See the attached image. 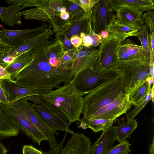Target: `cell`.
I'll use <instances>...</instances> for the list:
<instances>
[{
  "label": "cell",
  "mask_w": 154,
  "mask_h": 154,
  "mask_svg": "<svg viewBox=\"0 0 154 154\" xmlns=\"http://www.w3.org/2000/svg\"><path fill=\"white\" fill-rule=\"evenodd\" d=\"M73 77L70 69L57 68L51 66L44 49L14 80L26 86L58 88L63 82L64 85L68 84Z\"/></svg>",
  "instance_id": "6da1fadb"
},
{
  "label": "cell",
  "mask_w": 154,
  "mask_h": 154,
  "mask_svg": "<svg viewBox=\"0 0 154 154\" xmlns=\"http://www.w3.org/2000/svg\"><path fill=\"white\" fill-rule=\"evenodd\" d=\"M127 94H128L124 81L121 76L117 74L85 96L82 112L83 118L89 119L101 108L117 97Z\"/></svg>",
  "instance_id": "7a4b0ae2"
},
{
  "label": "cell",
  "mask_w": 154,
  "mask_h": 154,
  "mask_svg": "<svg viewBox=\"0 0 154 154\" xmlns=\"http://www.w3.org/2000/svg\"><path fill=\"white\" fill-rule=\"evenodd\" d=\"M84 95L78 92L70 83L52 90L43 96L46 102L54 105L66 116L69 123L78 121L82 113Z\"/></svg>",
  "instance_id": "3957f363"
},
{
  "label": "cell",
  "mask_w": 154,
  "mask_h": 154,
  "mask_svg": "<svg viewBox=\"0 0 154 154\" xmlns=\"http://www.w3.org/2000/svg\"><path fill=\"white\" fill-rule=\"evenodd\" d=\"M111 70L120 75L130 94L146 82L150 76L149 56L143 54L128 60L118 59Z\"/></svg>",
  "instance_id": "277c9868"
},
{
  "label": "cell",
  "mask_w": 154,
  "mask_h": 154,
  "mask_svg": "<svg viewBox=\"0 0 154 154\" xmlns=\"http://www.w3.org/2000/svg\"><path fill=\"white\" fill-rule=\"evenodd\" d=\"M117 75L115 72L103 68L100 63L78 73L69 83L85 95Z\"/></svg>",
  "instance_id": "5b68a950"
},
{
  "label": "cell",
  "mask_w": 154,
  "mask_h": 154,
  "mask_svg": "<svg viewBox=\"0 0 154 154\" xmlns=\"http://www.w3.org/2000/svg\"><path fill=\"white\" fill-rule=\"evenodd\" d=\"M24 116L44 135L51 149L58 144L55 135L59 133L49 127L35 111L31 103L27 100L21 99L6 104Z\"/></svg>",
  "instance_id": "8992f818"
},
{
  "label": "cell",
  "mask_w": 154,
  "mask_h": 154,
  "mask_svg": "<svg viewBox=\"0 0 154 154\" xmlns=\"http://www.w3.org/2000/svg\"><path fill=\"white\" fill-rule=\"evenodd\" d=\"M41 119L53 130L67 132L72 135L76 133L72 131L65 115L54 105L48 102L43 104L31 103Z\"/></svg>",
  "instance_id": "52a82bcc"
},
{
  "label": "cell",
  "mask_w": 154,
  "mask_h": 154,
  "mask_svg": "<svg viewBox=\"0 0 154 154\" xmlns=\"http://www.w3.org/2000/svg\"><path fill=\"white\" fill-rule=\"evenodd\" d=\"M0 108L10 121L23 133L33 143L40 145L42 141L46 140L43 134L22 115L6 104L0 103Z\"/></svg>",
  "instance_id": "ba28073f"
},
{
  "label": "cell",
  "mask_w": 154,
  "mask_h": 154,
  "mask_svg": "<svg viewBox=\"0 0 154 154\" xmlns=\"http://www.w3.org/2000/svg\"><path fill=\"white\" fill-rule=\"evenodd\" d=\"M0 84L5 91L9 103L30 96H43L52 90L51 88H38L26 86L11 79L0 80Z\"/></svg>",
  "instance_id": "9c48e42d"
},
{
  "label": "cell",
  "mask_w": 154,
  "mask_h": 154,
  "mask_svg": "<svg viewBox=\"0 0 154 154\" xmlns=\"http://www.w3.org/2000/svg\"><path fill=\"white\" fill-rule=\"evenodd\" d=\"M100 63L98 50L93 46L85 47L82 44L76 48L68 68L71 69L74 76L78 73Z\"/></svg>",
  "instance_id": "30bf717a"
},
{
  "label": "cell",
  "mask_w": 154,
  "mask_h": 154,
  "mask_svg": "<svg viewBox=\"0 0 154 154\" xmlns=\"http://www.w3.org/2000/svg\"><path fill=\"white\" fill-rule=\"evenodd\" d=\"M48 26L43 23L41 26L31 29H1L0 40L10 46L17 47L46 31L48 29Z\"/></svg>",
  "instance_id": "8fae6325"
},
{
  "label": "cell",
  "mask_w": 154,
  "mask_h": 154,
  "mask_svg": "<svg viewBox=\"0 0 154 154\" xmlns=\"http://www.w3.org/2000/svg\"><path fill=\"white\" fill-rule=\"evenodd\" d=\"M114 11L109 6L107 0H98L92 9L91 27L96 34L100 35L102 30L116 18Z\"/></svg>",
  "instance_id": "7c38bea8"
},
{
  "label": "cell",
  "mask_w": 154,
  "mask_h": 154,
  "mask_svg": "<svg viewBox=\"0 0 154 154\" xmlns=\"http://www.w3.org/2000/svg\"><path fill=\"white\" fill-rule=\"evenodd\" d=\"M128 94L119 97L101 108L88 119H103L115 120L125 114L132 106Z\"/></svg>",
  "instance_id": "4fadbf2b"
},
{
  "label": "cell",
  "mask_w": 154,
  "mask_h": 154,
  "mask_svg": "<svg viewBox=\"0 0 154 154\" xmlns=\"http://www.w3.org/2000/svg\"><path fill=\"white\" fill-rule=\"evenodd\" d=\"M122 42L116 37L109 34L99 47L100 61L104 68L111 70L119 58V50Z\"/></svg>",
  "instance_id": "5bb4252c"
},
{
  "label": "cell",
  "mask_w": 154,
  "mask_h": 154,
  "mask_svg": "<svg viewBox=\"0 0 154 154\" xmlns=\"http://www.w3.org/2000/svg\"><path fill=\"white\" fill-rule=\"evenodd\" d=\"M19 14L20 16H24L26 19L44 21L50 23L53 28L54 32L56 33L63 30L67 24L66 21L62 19L60 16L51 17L47 6L24 11L20 12Z\"/></svg>",
  "instance_id": "9a60e30c"
},
{
  "label": "cell",
  "mask_w": 154,
  "mask_h": 154,
  "mask_svg": "<svg viewBox=\"0 0 154 154\" xmlns=\"http://www.w3.org/2000/svg\"><path fill=\"white\" fill-rule=\"evenodd\" d=\"M49 42L44 46L27 51L17 56L14 62L6 68L10 75V79L15 80L21 72L42 53Z\"/></svg>",
  "instance_id": "2e32d148"
},
{
  "label": "cell",
  "mask_w": 154,
  "mask_h": 154,
  "mask_svg": "<svg viewBox=\"0 0 154 154\" xmlns=\"http://www.w3.org/2000/svg\"><path fill=\"white\" fill-rule=\"evenodd\" d=\"M8 4H12L8 7H0V20L5 24L11 27L22 24L20 11L26 8L23 0H7Z\"/></svg>",
  "instance_id": "e0dca14e"
},
{
  "label": "cell",
  "mask_w": 154,
  "mask_h": 154,
  "mask_svg": "<svg viewBox=\"0 0 154 154\" xmlns=\"http://www.w3.org/2000/svg\"><path fill=\"white\" fill-rule=\"evenodd\" d=\"M91 142L89 137L83 133L72 135L59 154H90Z\"/></svg>",
  "instance_id": "ac0fdd59"
},
{
  "label": "cell",
  "mask_w": 154,
  "mask_h": 154,
  "mask_svg": "<svg viewBox=\"0 0 154 154\" xmlns=\"http://www.w3.org/2000/svg\"><path fill=\"white\" fill-rule=\"evenodd\" d=\"M53 34L50 29L43 33L30 40L22 45L14 47L8 53L0 57L10 56L16 58L27 51L44 46L47 44L50 37Z\"/></svg>",
  "instance_id": "d6986e66"
},
{
  "label": "cell",
  "mask_w": 154,
  "mask_h": 154,
  "mask_svg": "<svg viewBox=\"0 0 154 154\" xmlns=\"http://www.w3.org/2000/svg\"><path fill=\"white\" fill-rule=\"evenodd\" d=\"M116 140L115 126L103 131L99 138L91 145L90 154H105L114 146Z\"/></svg>",
  "instance_id": "ffe728a7"
},
{
  "label": "cell",
  "mask_w": 154,
  "mask_h": 154,
  "mask_svg": "<svg viewBox=\"0 0 154 154\" xmlns=\"http://www.w3.org/2000/svg\"><path fill=\"white\" fill-rule=\"evenodd\" d=\"M112 9L116 12L119 8H128L141 13L154 9L152 0H107Z\"/></svg>",
  "instance_id": "44dd1931"
},
{
  "label": "cell",
  "mask_w": 154,
  "mask_h": 154,
  "mask_svg": "<svg viewBox=\"0 0 154 154\" xmlns=\"http://www.w3.org/2000/svg\"><path fill=\"white\" fill-rule=\"evenodd\" d=\"M92 9L85 12L82 18L78 21L68 26L65 29L58 32L65 35L70 39L75 35L79 37L82 33L88 35L91 26Z\"/></svg>",
  "instance_id": "7402d4cb"
},
{
  "label": "cell",
  "mask_w": 154,
  "mask_h": 154,
  "mask_svg": "<svg viewBox=\"0 0 154 154\" xmlns=\"http://www.w3.org/2000/svg\"><path fill=\"white\" fill-rule=\"evenodd\" d=\"M140 27L133 25L124 24L116 19L106 27L109 34L117 37L123 42L128 37L137 36Z\"/></svg>",
  "instance_id": "603a6c76"
},
{
  "label": "cell",
  "mask_w": 154,
  "mask_h": 154,
  "mask_svg": "<svg viewBox=\"0 0 154 154\" xmlns=\"http://www.w3.org/2000/svg\"><path fill=\"white\" fill-rule=\"evenodd\" d=\"M116 12L117 19L124 24L141 27L144 23L142 16L143 13L124 7L119 8Z\"/></svg>",
  "instance_id": "cb8c5ba5"
},
{
  "label": "cell",
  "mask_w": 154,
  "mask_h": 154,
  "mask_svg": "<svg viewBox=\"0 0 154 154\" xmlns=\"http://www.w3.org/2000/svg\"><path fill=\"white\" fill-rule=\"evenodd\" d=\"M115 120L103 119H88L82 118L76 123L78 127L85 130L89 128L94 133L102 131L107 129L113 125Z\"/></svg>",
  "instance_id": "d4e9b609"
},
{
  "label": "cell",
  "mask_w": 154,
  "mask_h": 154,
  "mask_svg": "<svg viewBox=\"0 0 154 154\" xmlns=\"http://www.w3.org/2000/svg\"><path fill=\"white\" fill-rule=\"evenodd\" d=\"M137 125V122L135 119L127 122L124 118L118 120L116 126H115L116 140L118 142L120 143L126 138H130L132 133Z\"/></svg>",
  "instance_id": "484cf974"
},
{
  "label": "cell",
  "mask_w": 154,
  "mask_h": 154,
  "mask_svg": "<svg viewBox=\"0 0 154 154\" xmlns=\"http://www.w3.org/2000/svg\"><path fill=\"white\" fill-rule=\"evenodd\" d=\"M63 1V6L66 8V11L70 15V18L68 20L69 25L78 21L82 18L85 11L79 6L77 0Z\"/></svg>",
  "instance_id": "4316f807"
},
{
  "label": "cell",
  "mask_w": 154,
  "mask_h": 154,
  "mask_svg": "<svg viewBox=\"0 0 154 154\" xmlns=\"http://www.w3.org/2000/svg\"><path fill=\"white\" fill-rule=\"evenodd\" d=\"M19 132V129L10 121L2 111L0 116V138L3 140L17 136Z\"/></svg>",
  "instance_id": "83f0119b"
},
{
  "label": "cell",
  "mask_w": 154,
  "mask_h": 154,
  "mask_svg": "<svg viewBox=\"0 0 154 154\" xmlns=\"http://www.w3.org/2000/svg\"><path fill=\"white\" fill-rule=\"evenodd\" d=\"M44 51L47 58H52L60 62L65 53L61 42L59 40H56L52 43L50 42L45 48Z\"/></svg>",
  "instance_id": "f1b7e54d"
},
{
  "label": "cell",
  "mask_w": 154,
  "mask_h": 154,
  "mask_svg": "<svg viewBox=\"0 0 154 154\" xmlns=\"http://www.w3.org/2000/svg\"><path fill=\"white\" fill-rule=\"evenodd\" d=\"M148 27L144 23L138 31L137 36L141 42L143 54L146 56H149L151 45V35L150 33L148 35Z\"/></svg>",
  "instance_id": "f546056e"
},
{
  "label": "cell",
  "mask_w": 154,
  "mask_h": 154,
  "mask_svg": "<svg viewBox=\"0 0 154 154\" xmlns=\"http://www.w3.org/2000/svg\"><path fill=\"white\" fill-rule=\"evenodd\" d=\"M152 85L146 82L138 88L129 94L132 104L134 106L138 105L151 91Z\"/></svg>",
  "instance_id": "4dcf8cb0"
},
{
  "label": "cell",
  "mask_w": 154,
  "mask_h": 154,
  "mask_svg": "<svg viewBox=\"0 0 154 154\" xmlns=\"http://www.w3.org/2000/svg\"><path fill=\"white\" fill-rule=\"evenodd\" d=\"M154 85L152 87L151 91L147 94L145 97L137 106L134 107L126 115L127 121H129L134 119L135 116L138 114L145 106L148 102L151 100L153 101Z\"/></svg>",
  "instance_id": "1f68e13d"
},
{
  "label": "cell",
  "mask_w": 154,
  "mask_h": 154,
  "mask_svg": "<svg viewBox=\"0 0 154 154\" xmlns=\"http://www.w3.org/2000/svg\"><path fill=\"white\" fill-rule=\"evenodd\" d=\"M122 45L124 48L130 59L143 54L141 46L136 45L129 39H126Z\"/></svg>",
  "instance_id": "d6a6232c"
},
{
  "label": "cell",
  "mask_w": 154,
  "mask_h": 154,
  "mask_svg": "<svg viewBox=\"0 0 154 154\" xmlns=\"http://www.w3.org/2000/svg\"><path fill=\"white\" fill-rule=\"evenodd\" d=\"M131 145L126 139L121 142L119 144L113 147L105 154H128L131 151Z\"/></svg>",
  "instance_id": "836d02e7"
},
{
  "label": "cell",
  "mask_w": 154,
  "mask_h": 154,
  "mask_svg": "<svg viewBox=\"0 0 154 154\" xmlns=\"http://www.w3.org/2000/svg\"><path fill=\"white\" fill-rule=\"evenodd\" d=\"M63 0H50L48 8L51 16L57 17L60 16L63 6Z\"/></svg>",
  "instance_id": "e575fe53"
},
{
  "label": "cell",
  "mask_w": 154,
  "mask_h": 154,
  "mask_svg": "<svg viewBox=\"0 0 154 154\" xmlns=\"http://www.w3.org/2000/svg\"><path fill=\"white\" fill-rule=\"evenodd\" d=\"M154 13L153 11H149L142 15L144 23L147 26L151 35V42H154Z\"/></svg>",
  "instance_id": "d590c367"
},
{
  "label": "cell",
  "mask_w": 154,
  "mask_h": 154,
  "mask_svg": "<svg viewBox=\"0 0 154 154\" xmlns=\"http://www.w3.org/2000/svg\"><path fill=\"white\" fill-rule=\"evenodd\" d=\"M56 40H59L62 43L64 51L75 49V48L72 44L70 40L64 35L59 32L56 33Z\"/></svg>",
  "instance_id": "8d00e7d4"
},
{
  "label": "cell",
  "mask_w": 154,
  "mask_h": 154,
  "mask_svg": "<svg viewBox=\"0 0 154 154\" xmlns=\"http://www.w3.org/2000/svg\"><path fill=\"white\" fill-rule=\"evenodd\" d=\"M75 48L65 51L64 54L60 60L63 68H68V66L75 53Z\"/></svg>",
  "instance_id": "74e56055"
},
{
  "label": "cell",
  "mask_w": 154,
  "mask_h": 154,
  "mask_svg": "<svg viewBox=\"0 0 154 154\" xmlns=\"http://www.w3.org/2000/svg\"><path fill=\"white\" fill-rule=\"evenodd\" d=\"M78 4L85 12L90 11L98 0H77Z\"/></svg>",
  "instance_id": "f35d334b"
},
{
  "label": "cell",
  "mask_w": 154,
  "mask_h": 154,
  "mask_svg": "<svg viewBox=\"0 0 154 154\" xmlns=\"http://www.w3.org/2000/svg\"><path fill=\"white\" fill-rule=\"evenodd\" d=\"M88 35L90 36L92 40V46L94 47L98 46L99 44L102 42L103 39L100 35L96 34L92 30L91 26L90 28Z\"/></svg>",
  "instance_id": "ab89813d"
},
{
  "label": "cell",
  "mask_w": 154,
  "mask_h": 154,
  "mask_svg": "<svg viewBox=\"0 0 154 154\" xmlns=\"http://www.w3.org/2000/svg\"><path fill=\"white\" fill-rule=\"evenodd\" d=\"M68 132H65L64 137L61 142L58 144L54 149H51L48 152L42 151L43 154H59L63 147V144L66 138Z\"/></svg>",
  "instance_id": "60d3db41"
},
{
  "label": "cell",
  "mask_w": 154,
  "mask_h": 154,
  "mask_svg": "<svg viewBox=\"0 0 154 154\" xmlns=\"http://www.w3.org/2000/svg\"><path fill=\"white\" fill-rule=\"evenodd\" d=\"M23 154H43L42 152L32 145H24L23 146Z\"/></svg>",
  "instance_id": "b9f144b4"
},
{
  "label": "cell",
  "mask_w": 154,
  "mask_h": 154,
  "mask_svg": "<svg viewBox=\"0 0 154 154\" xmlns=\"http://www.w3.org/2000/svg\"><path fill=\"white\" fill-rule=\"evenodd\" d=\"M22 99L27 101L28 100H30L33 103L37 105L43 104L45 102L43 96H30Z\"/></svg>",
  "instance_id": "7bdbcfd3"
},
{
  "label": "cell",
  "mask_w": 154,
  "mask_h": 154,
  "mask_svg": "<svg viewBox=\"0 0 154 154\" xmlns=\"http://www.w3.org/2000/svg\"><path fill=\"white\" fill-rule=\"evenodd\" d=\"M13 48L0 40V57L7 54Z\"/></svg>",
  "instance_id": "ee69618b"
},
{
  "label": "cell",
  "mask_w": 154,
  "mask_h": 154,
  "mask_svg": "<svg viewBox=\"0 0 154 154\" xmlns=\"http://www.w3.org/2000/svg\"><path fill=\"white\" fill-rule=\"evenodd\" d=\"M0 103L8 104L9 101L5 91L0 84Z\"/></svg>",
  "instance_id": "f6af8a7d"
},
{
  "label": "cell",
  "mask_w": 154,
  "mask_h": 154,
  "mask_svg": "<svg viewBox=\"0 0 154 154\" xmlns=\"http://www.w3.org/2000/svg\"><path fill=\"white\" fill-rule=\"evenodd\" d=\"M69 40L72 45L76 48L82 45V39L78 35L73 36Z\"/></svg>",
  "instance_id": "bcb514c9"
},
{
  "label": "cell",
  "mask_w": 154,
  "mask_h": 154,
  "mask_svg": "<svg viewBox=\"0 0 154 154\" xmlns=\"http://www.w3.org/2000/svg\"><path fill=\"white\" fill-rule=\"evenodd\" d=\"M149 71L150 76L154 79V56L151 45L149 49Z\"/></svg>",
  "instance_id": "7dc6e473"
},
{
  "label": "cell",
  "mask_w": 154,
  "mask_h": 154,
  "mask_svg": "<svg viewBox=\"0 0 154 154\" xmlns=\"http://www.w3.org/2000/svg\"><path fill=\"white\" fill-rule=\"evenodd\" d=\"M10 79V75L6 69L0 65V80Z\"/></svg>",
  "instance_id": "c3c4849f"
},
{
  "label": "cell",
  "mask_w": 154,
  "mask_h": 154,
  "mask_svg": "<svg viewBox=\"0 0 154 154\" xmlns=\"http://www.w3.org/2000/svg\"><path fill=\"white\" fill-rule=\"evenodd\" d=\"M82 44L85 47H92V40L89 35H85L82 38Z\"/></svg>",
  "instance_id": "681fc988"
},
{
  "label": "cell",
  "mask_w": 154,
  "mask_h": 154,
  "mask_svg": "<svg viewBox=\"0 0 154 154\" xmlns=\"http://www.w3.org/2000/svg\"><path fill=\"white\" fill-rule=\"evenodd\" d=\"M60 17L63 20L66 21L68 20L70 18V15L67 11L65 12H61Z\"/></svg>",
  "instance_id": "f907efd6"
},
{
  "label": "cell",
  "mask_w": 154,
  "mask_h": 154,
  "mask_svg": "<svg viewBox=\"0 0 154 154\" xmlns=\"http://www.w3.org/2000/svg\"><path fill=\"white\" fill-rule=\"evenodd\" d=\"M8 151L4 145L0 142V154H7Z\"/></svg>",
  "instance_id": "816d5d0a"
},
{
  "label": "cell",
  "mask_w": 154,
  "mask_h": 154,
  "mask_svg": "<svg viewBox=\"0 0 154 154\" xmlns=\"http://www.w3.org/2000/svg\"><path fill=\"white\" fill-rule=\"evenodd\" d=\"M149 154H154V137H153L152 143L149 146Z\"/></svg>",
  "instance_id": "f5cc1de1"
},
{
  "label": "cell",
  "mask_w": 154,
  "mask_h": 154,
  "mask_svg": "<svg viewBox=\"0 0 154 154\" xmlns=\"http://www.w3.org/2000/svg\"><path fill=\"white\" fill-rule=\"evenodd\" d=\"M109 34L106 30H102L101 32L100 35L103 39H105L109 35Z\"/></svg>",
  "instance_id": "db71d44e"
},
{
  "label": "cell",
  "mask_w": 154,
  "mask_h": 154,
  "mask_svg": "<svg viewBox=\"0 0 154 154\" xmlns=\"http://www.w3.org/2000/svg\"><path fill=\"white\" fill-rule=\"evenodd\" d=\"M149 84L151 85H153L154 83V79H152V77L150 76H149L147 79L146 81Z\"/></svg>",
  "instance_id": "11a10c76"
},
{
  "label": "cell",
  "mask_w": 154,
  "mask_h": 154,
  "mask_svg": "<svg viewBox=\"0 0 154 154\" xmlns=\"http://www.w3.org/2000/svg\"><path fill=\"white\" fill-rule=\"evenodd\" d=\"M66 11V8L65 7L63 6L61 9V12H65Z\"/></svg>",
  "instance_id": "9f6ffc18"
},
{
  "label": "cell",
  "mask_w": 154,
  "mask_h": 154,
  "mask_svg": "<svg viewBox=\"0 0 154 154\" xmlns=\"http://www.w3.org/2000/svg\"><path fill=\"white\" fill-rule=\"evenodd\" d=\"M0 28L4 29V27L0 23Z\"/></svg>",
  "instance_id": "6f0895ef"
},
{
  "label": "cell",
  "mask_w": 154,
  "mask_h": 154,
  "mask_svg": "<svg viewBox=\"0 0 154 154\" xmlns=\"http://www.w3.org/2000/svg\"><path fill=\"white\" fill-rule=\"evenodd\" d=\"M2 113V111L0 108V116L1 115Z\"/></svg>",
  "instance_id": "680465c9"
}]
</instances>
